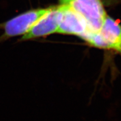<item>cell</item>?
Returning <instances> with one entry per match:
<instances>
[{
    "mask_svg": "<svg viewBox=\"0 0 121 121\" xmlns=\"http://www.w3.org/2000/svg\"><path fill=\"white\" fill-rule=\"evenodd\" d=\"M74 0H60L61 4H70Z\"/></svg>",
    "mask_w": 121,
    "mask_h": 121,
    "instance_id": "obj_6",
    "label": "cell"
},
{
    "mask_svg": "<svg viewBox=\"0 0 121 121\" xmlns=\"http://www.w3.org/2000/svg\"><path fill=\"white\" fill-rule=\"evenodd\" d=\"M51 8L30 10L0 24V29L4 30L0 36V43L16 36L23 35Z\"/></svg>",
    "mask_w": 121,
    "mask_h": 121,
    "instance_id": "obj_2",
    "label": "cell"
},
{
    "mask_svg": "<svg viewBox=\"0 0 121 121\" xmlns=\"http://www.w3.org/2000/svg\"><path fill=\"white\" fill-rule=\"evenodd\" d=\"M58 9L60 19L57 33L75 35L81 37L88 31L86 22L84 17L70 4H61Z\"/></svg>",
    "mask_w": 121,
    "mask_h": 121,
    "instance_id": "obj_4",
    "label": "cell"
},
{
    "mask_svg": "<svg viewBox=\"0 0 121 121\" xmlns=\"http://www.w3.org/2000/svg\"><path fill=\"white\" fill-rule=\"evenodd\" d=\"M80 38L95 47L113 50L121 54V25L109 16H106L98 32L87 31Z\"/></svg>",
    "mask_w": 121,
    "mask_h": 121,
    "instance_id": "obj_1",
    "label": "cell"
},
{
    "mask_svg": "<svg viewBox=\"0 0 121 121\" xmlns=\"http://www.w3.org/2000/svg\"><path fill=\"white\" fill-rule=\"evenodd\" d=\"M69 4L84 17L89 31H99L107 16L100 0H74Z\"/></svg>",
    "mask_w": 121,
    "mask_h": 121,
    "instance_id": "obj_3",
    "label": "cell"
},
{
    "mask_svg": "<svg viewBox=\"0 0 121 121\" xmlns=\"http://www.w3.org/2000/svg\"><path fill=\"white\" fill-rule=\"evenodd\" d=\"M59 19L60 10L58 6L52 7L50 11L38 20L19 40L26 41L57 33Z\"/></svg>",
    "mask_w": 121,
    "mask_h": 121,
    "instance_id": "obj_5",
    "label": "cell"
}]
</instances>
